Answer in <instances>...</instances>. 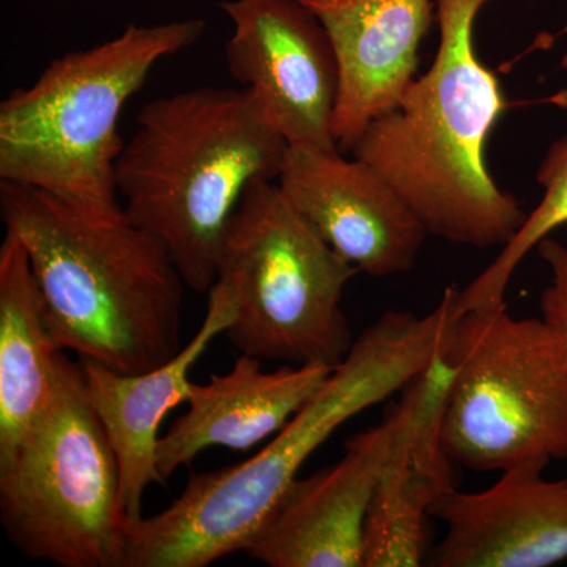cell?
Listing matches in <instances>:
<instances>
[{
  "instance_id": "cell-3",
  "label": "cell",
  "mask_w": 567,
  "mask_h": 567,
  "mask_svg": "<svg viewBox=\"0 0 567 567\" xmlns=\"http://www.w3.org/2000/svg\"><path fill=\"white\" fill-rule=\"evenodd\" d=\"M491 2L436 0L440 44L431 69L352 148L427 234L480 249L503 248L527 216L486 163L488 136L507 107L475 48L477 14Z\"/></svg>"
},
{
  "instance_id": "cell-9",
  "label": "cell",
  "mask_w": 567,
  "mask_h": 567,
  "mask_svg": "<svg viewBox=\"0 0 567 567\" xmlns=\"http://www.w3.org/2000/svg\"><path fill=\"white\" fill-rule=\"evenodd\" d=\"M226 43L234 80L252 93L290 148L336 151L338 61L323 25L300 0H229Z\"/></svg>"
},
{
  "instance_id": "cell-7",
  "label": "cell",
  "mask_w": 567,
  "mask_h": 567,
  "mask_svg": "<svg viewBox=\"0 0 567 567\" xmlns=\"http://www.w3.org/2000/svg\"><path fill=\"white\" fill-rule=\"evenodd\" d=\"M0 522L25 557L63 567H123L132 522L121 468L85 388L82 365L59 353L47 412L0 458Z\"/></svg>"
},
{
  "instance_id": "cell-18",
  "label": "cell",
  "mask_w": 567,
  "mask_h": 567,
  "mask_svg": "<svg viewBox=\"0 0 567 567\" xmlns=\"http://www.w3.org/2000/svg\"><path fill=\"white\" fill-rule=\"evenodd\" d=\"M537 183L544 188L543 200L525 216L514 237L494 262L476 276L465 289L457 290L454 317L476 309H491L505 305V295L518 265L550 237L558 227L567 224V134L548 148L537 171Z\"/></svg>"
},
{
  "instance_id": "cell-14",
  "label": "cell",
  "mask_w": 567,
  "mask_h": 567,
  "mask_svg": "<svg viewBox=\"0 0 567 567\" xmlns=\"http://www.w3.org/2000/svg\"><path fill=\"white\" fill-rule=\"evenodd\" d=\"M451 375L440 353L402 394L406 420L365 518L363 567H416L431 555L432 507L456 487L440 434Z\"/></svg>"
},
{
  "instance_id": "cell-12",
  "label": "cell",
  "mask_w": 567,
  "mask_h": 567,
  "mask_svg": "<svg viewBox=\"0 0 567 567\" xmlns=\"http://www.w3.org/2000/svg\"><path fill=\"white\" fill-rule=\"evenodd\" d=\"M546 462L511 466L486 491L451 488L431 516L445 535L432 567H548L567 561V477L547 480Z\"/></svg>"
},
{
  "instance_id": "cell-8",
  "label": "cell",
  "mask_w": 567,
  "mask_h": 567,
  "mask_svg": "<svg viewBox=\"0 0 567 567\" xmlns=\"http://www.w3.org/2000/svg\"><path fill=\"white\" fill-rule=\"evenodd\" d=\"M443 358L453 369L442 412L453 464L476 473L567 461V344L543 319L506 303L454 317Z\"/></svg>"
},
{
  "instance_id": "cell-1",
  "label": "cell",
  "mask_w": 567,
  "mask_h": 567,
  "mask_svg": "<svg viewBox=\"0 0 567 567\" xmlns=\"http://www.w3.org/2000/svg\"><path fill=\"white\" fill-rule=\"evenodd\" d=\"M456 293L447 287L429 315L390 311L365 328L346 360L256 456L194 473L173 505L134 524L123 567H205L245 551L301 466L342 424L405 390L434 363Z\"/></svg>"
},
{
  "instance_id": "cell-6",
  "label": "cell",
  "mask_w": 567,
  "mask_h": 567,
  "mask_svg": "<svg viewBox=\"0 0 567 567\" xmlns=\"http://www.w3.org/2000/svg\"><path fill=\"white\" fill-rule=\"evenodd\" d=\"M358 274L274 181L245 189L224 229L218 278L234 295L226 330L238 352L334 369L353 346L342 297Z\"/></svg>"
},
{
  "instance_id": "cell-16",
  "label": "cell",
  "mask_w": 567,
  "mask_h": 567,
  "mask_svg": "<svg viewBox=\"0 0 567 567\" xmlns=\"http://www.w3.org/2000/svg\"><path fill=\"white\" fill-rule=\"evenodd\" d=\"M331 371L322 364L264 371L260 358L241 353L227 374L193 383L185 415L159 436L156 464L164 483L205 450L248 451L278 434Z\"/></svg>"
},
{
  "instance_id": "cell-15",
  "label": "cell",
  "mask_w": 567,
  "mask_h": 567,
  "mask_svg": "<svg viewBox=\"0 0 567 567\" xmlns=\"http://www.w3.org/2000/svg\"><path fill=\"white\" fill-rule=\"evenodd\" d=\"M235 317L234 295L216 281L208 292L207 315L197 333L169 361L141 374H121L93 361H81L85 388L110 436L118 468L123 513L132 524L142 518V499L152 484H164L156 464L159 427L171 410L188 401L189 371Z\"/></svg>"
},
{
  "instance_id": "cell-10",
  "label": "cell",
  "mask_w": 567,
  "mask_h": 567,
  "mask_svg": "<svg viewBox=\"0 0 567 567\" xmlns=\"http://www.w3.org/2000/svg\"><path fill=\"white\" fill-rule=\"evenodd\" d=\"M405 420L402 395L382 423L347 442L338 464L297 477L246 554L270 567H363L365 518Z\"/></svg>"
},
{
  "instance_id": "cell-2",
  "label": "cell",
  "mask_w": 567,
  "mask_h": 567,
  "mask_svg": "<svg viewBox=\"0 0 567 567\" xmlns=\"http://www.w3.org/2000/svg\"><path fill=\"white\" fill-rule=\"evenodd\" d=\"M0 210L31 259L44 316L63 352L141 374L181 352L185 287L158 238L117 218L0 181Z\"/></svg>"
},
{
  "instance_id": "cell-4",
  "label": "cell",
  "mask_w": 567,
  "mask_h": 567,
  "mask_svg": "<svg viewBox=\"0 0 567 567\" xmlns=\"http://www.w3.org/2000/svg\"><path fill=\"white\" fill-rule=\"evenodd\" d=\"M289 151L248 89H193L142 107L115 188L126 218L162 241L186 287L208 293L245 189L278 181Z\"/></svg>"
},
{
  "instance_id": "cell-19",
  "label": "cell",
  "mask_w": 567,
  "mask_h": 567,
  "mask_svg": "<svg viewBox=\"0 0 567 567\" xmlns=\"http://www.w3.org/2000/svg\"><path fill=\"white\" fill-rule=\"evenodd\" d=\"M536 249L551 276L540 297V317L567 344V245L548 237Z\"/></svg>"
},
{
  "instance_id": "cell-17",
  "label": "cell",
  "mask_w": 567,
  "mask_h": 567,
  "mask_svg": "<svg viewBox=\"0 0 567 567\" xmlns=\"http://www.w3.org/2000/svg\"><path fill=\"white\" fill-rule=\"evenodd\" d=\"M61 352L29 254L7 230L0 245V458L9 456L50 406Z\"/></svg>"
},
{
  "instance_id": "cell-13",
  "label": "cell",
  "mask_w": 567,
  "mask_h": 567,
  "mask_svg": "<svg viewBox=\"0 0 567 567\" xmlns=\"http://www.w3.org/2000/svg\"><path fill=\"white\" fill-rule=\"evenodd\" d=\"M323 25L339 69L333 136L352 151L369 123L394 110L415 82L432 0H300Z\"/></svg>"
},
{
  "instance_id": "cell-5",
  "label": "cell",
  "mask_w": 567,
  "mask_h": 567,
  "mask_svg": "<svg viewBox=\"0 0 567 567\" xmlns=\"http://www.w3.org/2000/svg\"><path fill=\"white\" fill-rule=\"evenodd\" d=\"M204 21L132 24L52 61L0 104V181L32 186L95 218H117V133L125 104L163 59L197 43Z\"/></svg>"
},
{
  "instance_id": "cell-11",
  "label": "cell",
  "mask_w": 567,
  "mask_h": 567,
  "mask_svg": "<svg viewBox=\"0 0 567 567\" xmlns=\"http://www.w3.org/2000/svg\"><path fill=\"white\" fill-rule=\"evenodd\" d=\"M284 196L358 271L375 278L412 270L427 230L368 164L341 152L290 148L278 178Z\"/></svg>"
}]
</instances>
